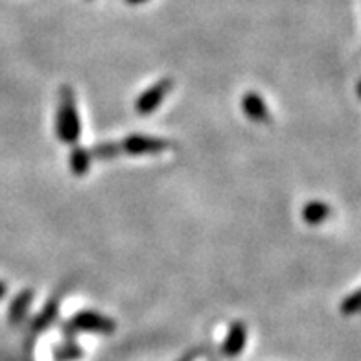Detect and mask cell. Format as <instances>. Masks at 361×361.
Here are the masks:
<instances>
[{"instance_id": "obj_1", "label": "cell", "mask_w": 361, "mask_h": 361, "mask_svg": "<svg viewBox=\"0 0 361 361\" xmlns=\"http://www.w3.org/2000/svg\"><path fill=\"white\" fill-rule=\"evenodd\" d=\"M56 131L59 140L65 144H76L81 135V122L76 107V94L72 87H61L59 107H57Z\"/></svg>"}, {"instance_id": "obj_2", "label": "cell", "mask_w": 361, "mask_h": 361, "mask_svg": "<svg viewBox=\"0 0 361 361\" xmlns=\"http://www.w3.org/2000/svg\"><path fill=\"white\" fill-rule=\"evenodd\" d=\"M122 153L128 155H157V153L166 152L170 142L164 138L149 137V135H129L124 138V142L120 144Z\"/></svg>"}, {"instance_id": "obj_3", "label": "cell", "mask_w": 361, "mask_h": 361, "mask_svg": "<svg viewBox=\"0 0 361 361\" xmlns=\"http://www.w3.org/2000/svg\"><path fill=\"white\" fill-rule=\"evenodd\" d=\"M171 89H173V80H170V78L157 81L155 85H152L138 96L137 102H135V111L138 114H152L153 111L159 109V105L164 102Z\"/></svg>"}, {"instance_id": "obj_4", "label": "cell", "mask_w": 361, "mask_h": 361, "mask_svg": "<svg viewBox=\"0 0 361 361\" xmlns=\"http://www.w3.org/2000/svg\"><path fill=\"white\" fill-rule=\"evenodd\" d=\"M71 326L80 332H94V334H113L116 324L113 319L105 317L102 314L90 312V310H83L78 312L71 321Z\"/></svg>"}, {"instance_id": "obj_5", "label": "cell", "mask_w": 361, "mask_h": 361, "mask_svg": "<svg viewBox=\"0 0 361 361\" xmlns=\"http://www.w3.org/2000/svg\"><path fill=\"white\" fill-rule=\"evenodd\" d=\"M242 111L247 118H251L252 122H258V124H267L271 120L267 104L260 94L252 92V90L242 96Z\"/></svg>"}, {"instance_id": "obj_6", "label": "cell", "mask_w": 361, "mask_h": 361, "mask_svg": "<svg viewBox=\"0 0 361 361\" xmlns=\"http://www.w3.org/2000/svg\"><path fill=\"white\" fill-rule=\"evenodd\" d=\"M245 343H247V326L243 323H233L224 341V354L231 357L238 356L245 347Z\"/></svg>"}, {"instance_id": "obj_7", "label": "cell", "mask_w": 361, "mask_h": 361, "mask_svg": "<svg viewBox=\"0 0 361 361\" xmlns=\"http://www.w3.org/2000/svg\"><path fill=\"white\" fill-rule=\"evenodd\" d=\"M330 218V207L321 201H310L302 209V219L308 225H321Z\"/></svg>"}, {"instance_id": "obj_8", "label": "cell", "mask_w": 361, "mask_h": 361, "mask_svg": "<svg viewBox=\"0 0 361 361\" xmlns=\"http://www.w3.org/2000/svg\"><path fill=\"white\" fill-rule=\"evenodd\" d=\"M32 300H34V290H24L15 297L10 306V315H8L11 323L23 321L26 312H28L30 305H32Z\"/></svg>"}, {"instance_id": "obj_9", "label": "cell", "mask_w": 361, "mask_h": 361, "mask_svg": "<svg viewBox=\"0 0 361 361\" xmlns=\"http://www.w3.org/2000/svg\"><path fill=\"white\" fill-rule=\"evenodd\" d=\"M90 161H92V155H90L89 149L80 146L74 147L71 152V159H68V162H71V171L78 177L85 176L87 171L90 170Z\"/></svg>"}, {"instance_id": "obj_10", "label": "cell", "mask_w": 361, "mask_h": 361, "mask_svg": "<svg viewBox=\"0 0 361 361\" xmlns=\"http://www.w3.org/2000/svg\"><path fill=\"white\" fill-rule=\"evenodd\" d=\"M59 302H61V291L48 300V305L44 306L43 312L39 314V317L34 321V330H44L48 324L52 323L54 319L57 317V310H59Z\"/></svg>"}, {"instance_id": "obj_11", "label": "cell", "mask_w": 361, "mask_h": 361, "mask_svg": "<svg viewBox=\"0 0 361 361\" xmlns=\"http://www.w3.org/2000/svg\"><path fill=\"white\" fill-rule=\"evenodd\" d=\"M122 153V147L120 144H113V142H102L96 144L92 147V152L90 155L94 159H100V161H111V159H116Z\"/></svg>"}, {"instance_id": "obj_12", "label": "cell", "mask_w": 361, "mask_h": 361, "mask_svg": "<svg viewBox=\"0 0 361 361\" xmlns=\"http://www.w3.org/2000/svg\"><path fill=\"white\" fill-rule=\"evenodd\" d=\"M360 306H361V291H357V293H354L352 297H348V299L343 302V312H345V314H350V312L357 310Z\"/></svg>"}, {"instance_id": "obj_13", "label": "cell", "mask_w": 361, "mask_h": 361, "mask_svg": "<svg viewBox=\"0 0 361 361\" xmlns=\"http://www.w3.org/2000/svg\"><path fill=\"white\" fill-rule=\"evenodd\" d=\"M6 293H8V288H6L4 282H0V299H4Z\"/></svg>"}, {"instance_id": "obj_14", "label": "cell", "mask_w": 361, "mask_h": 361, "mask_svg": "<svg viewBox=\"0 0 361 361\" xmlns=\"http://www.w3.org/2000/svg\"><path fill=\"white\" fill-rule=\"evenodd\" d=\"M128 4H142V2H146V0H126Z\"/></svg>"}]
</instances>
